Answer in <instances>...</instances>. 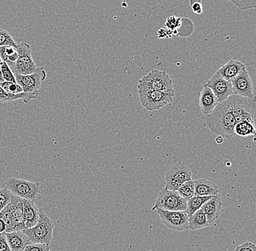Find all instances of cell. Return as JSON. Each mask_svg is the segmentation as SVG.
<instances>
[{
    "label": "cell",
    "instance_id": "cell-1",
    "mask_svg": "<svg viewBox=\"0 0 256 251\" xmlns=\"http://www.w3.org/2000/svg\"><path fill=\"white\" fill-rule=\"evenodd\" d=\"M256 99L233 94L219 102L206 116V124L212 133L230 140L234 135V126L240 120H256Z\"/></svg>",
    "mask_w": 256,
    "mask_h": 251
},
{
    "label": "cell",
    "instance_id": "cell-2",
    "mask_svg": "<svg viewBox=\"0 0 256 251\" xmlns=\"http://www.w3.org/2000/svg\"><path fill=\"white\" fill-rule=\"evenodd\" d=\"M54 224L42 209H40V219L35 226L23 230L32 244L50 245L52 239Z\"/></svg>",
    "mask_w": 256,
    "mask_h": 251
},
{
    "label": "cell",
    "instance_id": "cell-3",
    "mask_svg": "<svg viewBox=\"0 0 256 251\" xmlns=\"http://www.w3.org/2000/svg\"><path fill=\"white\" fill-rule=\"evenodd\" d=\"M4 186L14 196L23 200L35 201L41 198L40 185L36 182L23 179L9 178L4 182Z\"/></svg>",
    "mask_w": 256,
    "mask_h": 251
},
{
    "label": "cell",
    "instance_id": "cell-4",
    "mask_svg": "<svg viewBox=\"0 0 256 251\" xmlns=\"http://www.w3.org/2000/svg\"><path fill=\"white\" fill-rule=\"evenodd\" d=\"M174 89L172 79L166 71L153 70L139 80L138 91L168 92Z\"/></svg>",
    "mask_w": 256,
    "mask_h": 251
},
{
    "label": "cell",
    "instance_id": "cell-5",
    "mask_svg": "<svg viewBox=\"0 0 256 251\" xmlns=\"http://www.w3.org/2000/svg\"><path fill=\"white\" fill-rule=\"evenodd\" d=\"M142 106L148 110H158L170 105L175 97L174 89L168 92L138 91Z\"/></svg>",
    "mask_w": 256,
    "mask_h": 251
},
{
    "label": "cell",
    "instance_id": "cell-6",
    "mask_svg": "<svg viewBox=\"0 0 256 251\" xmlns=\"http://www.w3.org/2000/svg\"><path fill=\"white\" fill-rule=\"evenodd\" d=\"M187 201L184 199L177 191L169 190L164 188L160 192L156 203L152 208V211L156 209L170 212L186 211Z\"/></svg>",
    "mask_w": 256,
    "mask_h": 251
},
{
    "label": "cell",
    "instance_id": "cell-7",
    "mask_svg": "<svg viewBox=\"0 0 256 251\" xmlns=\"http://www.w3.org/2000/svg\"><path fill=\"white\" fill-rule=\"evenodd\" d=\"M17 51L18 54L17 60L10 69L14 74L28 75L36 71L38 66L34 61L32 56V49L30 44L22 43L17 44Z\"/></svg>",
    "mask_w": 256,
    "mask_h": 251
},
{
    "label": "cell",
    "instance_id": "cell-8",
    "mask_svg": "<svg viewBox=\"0 0 256 251\" xmlns=\"http://www.w3.org/2000/svg\"><path fill=\"white\" fill-rule=\"evenodd\" d=\"M192 180V172L184 162L178 163L166 175V188L177 191L184 182Z\"/></svg>",
    "mask_w": 256,
    "mask_h": 251
},
{
    "label": "cell",
    "instance_id": "cell-9",
    "mask_svg": "<svg viewBox=\"0 0 256 251\" xmlns=\"http://www.w3.org/2000/svg\"><path fill=\"white\" fill-rule=\"evenodd\" d=\"M16 83L22 86L24 92H38L43 81L47 78V73L42 67L36 68L32 74H14Z\"/></svg>",
    "mask_w": 256,
    "mask_h": 251
},
{
    "label": "cell",
    "instance_id": "cell-10",
    "mask_svg": "<svg viewBox=\"0 0 256 251\" xmlns=\"http://www.w3.org/2000/svg\"><path fill=\"white\" fill-rule=\"evenodd\" d=\"M162 222L167 228L176 231H184L188 229V217L185 211L170 212L156 209Z\"/></svg>",
    "mask_w": 256,
    "mask_h": 251
},
{
    "label": "cell",
    "instance_id": "cell-11",
    "mask_svg": "<svg viewBox=\"0 0 256 251\" xmlns=\"http://www.w3.org/2000/svg\"><path fill=\"white\" fill-rule=\"evenodd\" d=\"M231 83L232 91L234 95L249 99H256L252 79L246 68L242 70L236 77L232 80Z\"/></svg>",
    "mask_w": 256,
    "mask_h": 251
},
{
    "label": "cell",
    "instance_id": "cell-12",
    "mask_svg": "<svg viewBox=\"0 0 256 251\" xmlns=\"http://www.w3.org/2000/svg\"><path fill=\"white\" fill-rule=\"evenodd\" d=\"M204 86L209 87L217 97L218 101L222 102L233 95L231 81L220 77L217 73H214Z\"/></svg>",
    "mask_w": 256,
    "mask_h": 251
},
{
    "label": "cell",
    "instance_id": "cell-13",
    "mask_svg": "<svg viewBox=\"0 0 256 251\" xmlns=\"http://www.w3.org/2000/svg\"><path fill=\"white\" fill-rule=\"evenodd\" d=\"M222 209V197L219 195L212 196L210 199L208 200L207 202L202 206L201 209L206 214L209 225L218 219Z\"/></svg>",
    "mask_w": 256,
    "mask_h": 251
},
{
    "label": "cell",
    "instance_id": "cell-14",
    "mask_svg": "<svg viewBox=\"0 0 256 251\" xmlns=\"http://www.w3.org/2000/svg\"><path fill=\"white\" fill-rule=\"evenodd\" d=\"M217 97L208 86H204L200 94L199 105L203 114L209 115L218 104Z\"/></svg>",
    "mask_w": 256,
    "mask_h": 251
},
{
    "label": "cell",
    "instance_id": "cell-15",
    "mask_svg": "<svg viewBox=\"0 0 256 251\" xmlns=\"http://www.w3.org/2000/svg\"><path fill=\"white\" fill-rule=\"evenodd\" d=\"M246 68L244 64L242 62L238 61V60H231L227 62L226 63L222 65L216 73L223 78V79L226 80V81H232V80L234 79L235 77L238 76L241 73L242 70Z\"/></svg>",
    "mask_w": 256,
    "mask_h": 251
},
{
    "label": "cell",
    "instance_id": "cell-16",
    "mask_svg": "<svg viewBox=\"0 0 256 251\" xmlns=\"http://www.w3.org/2000/svg\"><path fill=\"white\" fill-rule=\"evenodd\" d=\"M6 238L11 251H24L26 246L32 244L23 230L6 233Z\"/></svg>",
    "mask_w": 256,
    "mask_h": 251
},
{
    "label": "cell",
    "instance_id": "cell-17",
    "mask_svg": "<svg viewBox=\"0 0 256 251\" xmlns=\"http://www.w3.org/2000/svg\"><path fill=\"white\" fill-rule=\"evenodd\" d=\"M24 218L25 228H31L36 225L40 219V209L34 201L23 200Z\"/></svg>",
    "mask_w": 256,
    "mask_h": 251
},
{
    "label": "cell",
    "instance_id": "cell-18",
    "mask_svg": "<svg viewBox=\"0 0 256 251\" xmlns=\"http://www.w3.org/2000/svg\"><path fill=\"white\" fill-rule=\"evenodd\" d=\"M194 182V196H210L218 195L219 189L215 182L206 180L198 179Z\"/></svg>",
    "mask_w": 256,
    "mask_h": 251
},
{
    "label": "cell",
    "instance_id": "cell-19",
    "mask_svg": "<svg viewBox=\"0 0 256 251\" xmlns=\"http://www.w3.org/2000/svg\"><path fill=\"white\" fill-rule=\"evenodd\" d=\"M256 120L252 118H244L240 120L234 126V133L242 137L255 136Z\"/></svg>",
    "mask_w": 256,
    "mask_h": 251
},
{
    "label": "cell",
    "instance_id": "cell-20",
    "mask_svg": "<svg viewBox=\"0 0 256 251\" xmlns=\"http://www.w3.org/2000/svg\"><path fill=\"white\" fill-rule=\"evenodd\" d=\"M23 199L16 196L15 203L12 207V216L15 223L16 231L23 230L25 228L24 218Z\"/></svg>",
    "mask_w": 256,
    "mask_h": 251
},
{
    "label": "cell",
    "instance_id": "cell-21",
    "mask_svg": "<svg viewBox=\"0 0 256 251\" xmlns=\"http://www.w3.org/2000/svg\"><path fill=\"white\" fill-rule=\"evenodd\" d=\"M209 226L206 214L201 209L188 217V229L192 230H200Z\"/></svg>",
    "mask_w": 256,
    "mask_h": 251
},
{
    "label": "cell",
    "instance_id": "cell-22",
    "mask_svg": "<svg viewBox=\"0 0 256 251\" xmlns=\"http://www.w3.org/2000/svg\"><path fill=\"white\" fill-rule=\"evenodd\" d=\"M18 57V54L17 47L9 45L0 47V58L2 61L6 62L9 65L10 68H11L16 63Z\"/></svg>",
    "mask_w": 256,
    "mask_h": 251
},
{
    "label": "cell",
    "instance_id": "cell-23",
    "mask_svg": "<svg viewBox=\"0 0 256 251\" xmlns=\"http://www.w3.org/2000/svg\"><path fill=\"white\" fill-rule=\"evenodd\" d=\"M214 196H194L190 198L188 201H187L186 209V213L188 217H191L194 213L196 212L201 209L202 206L207 202L208 200L210 199Z\"/></svg>",
    "mask_w": 256,
    "mask_h": 251
},
{
    "label": "cell",
    "instance_id": "cell-24",
    "mask_svg": "<svg viewBox=\"0 0 256 251\" xmlns=\"http://www.w3.org/2000/svg\"><path fill=\"white\" fill-rule=\"evenodd\" d=\"M180 195L186 201H188L192 197L194 196V182L191 180L184 182L183 185L177 190Z\"/></svg>",
    "mask_w": 256,
    "mask_h": 251
},
{
    "label": "cell",
    "instance_id": "cell-25",
    "mask_svg": "<svg viewBox=\"0 0 256 251\" xmlns=\"http://www.w3.org/2000/svg\"><path fill=\"white\" fill-rule=\"evenodd\" d=\"M3 90L8 94H16L23 92V89L18 83L10 82V81H3L0 84Z\"/></svg>",
    "mask_w": 256,
    "mask_h": 251
},
{
    "label": "cell",
    "instance_id": "cell-26",
    "mask_svg": "<svg viewBox=\"0 0 256 251\" xmlns=\"http://www.w3.org/2000/svg\"><path fill=\"white\" fill-rule=\"evenodd\" d=\"M12 196L14 195L10 192V190L6 186H0V212L10 204Z\"/></svg>",
    "mask_w": 256,
    "mask_h": 251
},
{
    "label": "cell",
    "instance_id": "cell-27",
    "mask_svg": "<svg viewBox=\"0 0 256 251\" xmlns=\"http://www.w3.org/2000/svg\"><path fill=\"white\" fill-rule=\"evenodd\" d=\"M242 10L254 9L256 7V0H228Z\"/></svg>",
    "mask_w": 256,
    "mask_h": 251
},
{
    "label": "cell",
    "instance_id": "cell-28",
    "mask_svg": "<svg viewBox=\"0 0 256 251\" xmlns=\"http://www.w3.org/2000/svg\"><path fill=\"white\" fill-rule=\"evenodd\" d=\"M6 45L17 47V44L14 41L10 33L6 30L0 29V47Z\"/></svg>",
    "mask_w": 256,
    "mask_h": 251
},
{
    "label": "cell",
    "instance_id": "cell-29",
    "mask_svg": "<svg viewBox=\"0 0 256 251\" xmlns=\"http://www.w3.org/2000/svg\"><path fill=\"white\" fill-rule=\"evenodd\" d=\"M1 71L3 79L6 81H10V82L16 83L15 76L12 73V70L10 68L6 62L2 61Z\"/></svg>",
    "mask_w": 256,
    "mask_h": 251
},
{
    "label": "cell",
    "instance_id": "cell-30",
    "mask_svg": "<svg viewBox=\"0 0 256 251\" xmlns=\"http://www.w3.org/2000/svg\"><path fill=\"white\" fill-rule=\"evenodd\" d=\"M49 245L42 244H31L26 246L24 251H50Z\"/></svg>",
    "mask_w": 256,
    "mask_h": 251
},
{
    "label": "cell",
    "instance_id": "cell-31",
    "mask_svg": "<svg viewBox=\"0 0 256 251\" xmlns=\"http://www.w3.org/2000/svg\"><path fill=\"white\" fill-rule=\"evenodd\" d=\"M182 18L180 17H176L175 16H171L168 17L166 20V26H167L168 29L174 31V29L178 26V24L180 23Z\"/></svg>",
    "mask_w": 256,
    "mask_h": 251
},
{
    "label": "cell",
    "instance_id": "cell-32",
    "mask_svg": "<svg viewBox=\"0 0 256 251\" xmlns=\"http://www.w3.org/2000/svg\"><path fill=\"white\" fill-rule=\"evenodd\" d=\"M190 4L195 14L200 15L202 13L203 7L201 0H190Z\"/></svg>",
    "mask_w": 256,
    "mask_h": 251
},
{
    "label": "cell",
    "instance_id": "cell-33",
    "mask_svg": "<svg viewBox=\"0 0 256 251\" xmlns=\"http://www.w3.org/2000/svg\"><path fill=\"white\" fill-rule=\"evenodd\" d=\"M234 251H256L255 245L250 242H246L244 244L236 246Z\"/></svg>",
    "mask_w": 256,
    "mask_h": 251
},
{
    "label": "cell",
    "instance_id": "cell-34",
    "mask_svg": "<svg viewBox=\"0 0 256 251\" xmlns=\"http://www.w3.org/2000/svg\"><path fill=\"white\" fill-rule=\"evenodd\" d=\"M0 251H11L6 238V233H0Z\"/></svg>",
    "mask_w": 256,
    "mask_h": 251
},
{
    "label": "cell",
    "instance_id": "cell-35",
    "mask_svg": "<svg viewBox=\"0 0 256 251\" xmlns=\"http://www.w3.org/2000/svg\"><path fill=\"white\" fill-rule=\"evenodd\" d=\"M0 102L2 103H7V102H10V96L9 94L6 93L1 85H0Z\"/></svg>",
    "mask_w": 256,
    "mask_h": 251
},
{
    "label": "cell",
    "instance_id": "cell-36",
    "mask_svg": "<svg viewBox=\"0 0 256 251\" xmlns=\"http://www.w3.org/2000/svg\"><path fill=\"white\" fill-rule=\"evenodd\" d=\"M6 230V225L4 221L0 219V233H4Z\"/></svg>",
    "mask_w": 256,
    "mask_h": 251
},
{
    "label": "cell",
    "instance_id": "cell-37",
    "mask_svg": "<svg viewBox=\"0 0 256 251\" xmlns=\"http://www.w3.org/2000/svg\"><path fill=\"white\" fill-rule=\"evenodd\" d=\"M216 142L217 144H222L224 142V137H220V136H218L216 139Z\"/></svg>",
    "mask_w": 256,
    "mask_h": 251
},
{
    "label": "cell",
    "instance_id": "cell-38",
    "mask_svg": "<svg viewBox=\"0 0 256 251\" xmlns=\"http://www.w3.org/2000/svg\"><path fill=\"white\" fill-rule=\"evenodd\" d=\"M1 63H2V60H1V58H0V84H1V83H2L3 81H4V79H3V77H2V75Z\"/></svg>",
    "mask_w": 256,
    "mask_h": 251
}]
</instances>
